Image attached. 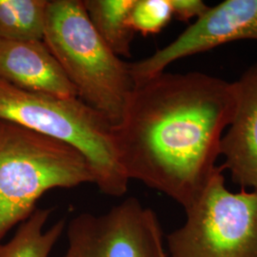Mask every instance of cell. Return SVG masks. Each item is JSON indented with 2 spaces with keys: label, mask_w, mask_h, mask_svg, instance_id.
Listing matches in <instances>:
<instances>
[{
  "label": "cell",
  "mask_w": 257,
  "mask_h": 257,
  "mask_svg": "<svg viewBox=\"0 0 257 257\" xmlns=\"http://www.w3.org/2000/svg\"><path fill=\"white\" fill-rule=\"evenodd\" d=\"M0 120L74 147L88 161L102 193L120 197L127 193L130 180L114 153L111 123L78 97L29 92L0 79Z\"/></svg>",
  "instance_id": "277c9868"
},
{
  "label": "cell",
  "mask_w": 257,
  "mask_h": 257,
  "mask_svg": "<svg viewBox=\"0 0 257 257\" xmlns=\"http://www.w3.org/2000/svg\"><path fill=\"white\" fill-rule=\"evenodd\" d=\"M84 8L103 41L113 54L131 55L135 31L128 19L136 0H82Z\"/></svg>",
  "instance_id": "30bf717a"
},
{
  "label": "cell",
  "mask_w": 257,
  "mask_h": 257,
  "mask_svg": "<svg viewBox=\"0 0 257 257\" xmlns=\"http://www.w3.org/2000/svg\"><path fill=\"white\" fill-rule=\"evenodd\" d=\"M0 79L29 92L77 97L74 85L43 40L0 39Z\"/></svg>",
  "instance_id": "9c48e42d"
},
{
  "label": "cell",
  "mask_w": 257,
  "mask_h": 257,
  "mask_svg": "<svg viewBox=\"0 0 257 257\" xmlns=\"http://www.w3.org/2000/svg\"><path fill=\"white\" fill-rule=\"evenodd\" d=\"M66 229L64 257H167L155 211L135 197L103 214H78Z\"/></svg>",
  "instance_id": "8992f818"
},
{
  "label": "cell",
  "mask_w": 257,
  "mask_h": 257,
  "mask_svg": "<svg viewBox=\"0 0 257 257\" xmlns=\"http://www.w3.org/2000/svg\"><path fill=\"white\" fill-rule=\"evenodd\" d=\"M240 39L257 40V0H226L208 10L169 45L130 63L135 83L164 72L178 59Z\"/></svg>",
  "instance_id": "52a82bcc"
},
{
  "label": "cell",
  "mask_w": 257,
  "mask_h": 257,
  "mask_svg": "<svg viewBox=\"0 0 257 257\" xmlns=\"http://www.w3.org/2000/svg\"><path fill=\"white\" fill-rule=\"evenodd\" d=\"M63 257H64V256H63Z\"/></svg>",
  "instance_id": "9a60e30c"
},
{
  "label": "cell",
  "mask_w": 257,
  "mask_h": 257,
  "mask_svg": "<svg viewBox=\"0 0 257 257\" xmlns=\"http://www.w3.org/2000/svg\"><path fill=\"white\" fill-rule=\"evenodd\" d=\"M233 84L236 108L221 140V167L241 189L257 190V64Z\"/></svg>",
  "instance_id": "ba28073f"
},
{
  "label": "cell",
  "mask_w": 257,
  "mask_h": 257,
  "mask_svg": "<svg viewBox=\"0 0 257 257\" xmlns=\"http://www.w3.org/2000/svg\"><path fill=\"white\" fill-rule=\"evenodd\" d=\"M93 184L86 158L74 147L0 120V245L53 189Z\"/></svg>",
  "instance_id": "7a4b0ae2"
},
{
  "label": "cell",
  "mask_w": 257,
  "mask_h": 257,
  "mask_svg": "<svg viewBox=\"0 0 257 257\" xmlns=\"http://www.w3.org/2000/svg\"><path fill=\"white\" fill-rule=\"evenodd\" d=\"M235 108L233 82L209 74L163 72L135 83L111 127L117 161L128 180L185 209L218 167L221 140Z\"/></svg>",
  "instance_id": "6da1fadb"
},
{
  "label": "cell",
  "mask_w": 257,
  "mask_h": 257,
  "mask_svg": "<svg viewBox=\"0 0 257 257\" xmlns=\"http://www.w3.org/2000/svg\"><path fill=\"white\" fill-rule=\"evenodd\" d=\"M43 41L77 97L111 125L119 122L135 86L130 63L111 52L92 26L82 0H50Z\"/></svg>",
  "instance_id": "3957f363"
},
{
  "label": "cell",
  "mask_w": 257,
  "mask_h": 257,
  "mask_svg": "<svg viewBox=\"0 0 257 257\" xmlns=\"http://www.w3.org/2000/svg\"><path fill=\"white\" fill-rule=\"evenodd\" d=\"M19 41L43 40L48 0H10Z\"/></svg>",
  "instance_id": "4fadbf2b"
},
{
  "label": "cell",
  "mask_w": 257,
  "mask_h": 257,
  "mask_svg": "<svg viewBox=\"0 0 257 257\" xmlns=\"http://www.w3.org/2000/svg\"><path fill=\"white\" fill-rule=\"evenodd\" d=\"M175 19L188 21L200 19L210 9L201 0H169Z\"/></svg>",
  "instance_id": "5bb4252c"
},
{
  "label": "cell",
  "mask_w": 257,
  "mask_h": 257,
  "mask_svg": "<svg viewBox=\"0 0 257 257\" xmlns=\"http://www.w3.org/2000/svg\"><path fill=\"white\" fill-rule=\"evenodd\" d=\"M217 167L185 208L183 225L167 236V257H257V190L226 187Z\"/></svg>",
  "instance_id": "5b68a950"
},
{
  "label": "cell",
  "mask_w": 257,
  "mask_h": 257,
  "mask_svg": "<svg viewBox=\"0 0 257 257\" xmlns=\"http://www.w3.org/2000/svg\"><path fill=\"white\" fill-rule=\"evenodd\" d=\"M51 209H36L13 238L0 245V257H49L66 229L64 219L45 229Z\"/></svg>",
  "instance_id": "8fae6325"
},
{
  "label": "cell",
  "mask_w": 257,
  "mask_h": 257,
  "mask_svg": "<svg viewBox=\"0 0 257 257\" xmlns=\"http://www.w3.org/2000/svg\"><path fill=\"white\" fill-rule=\"evenodd\" d=\"M174 18L169 0H136L128 23L143 36L160 33Z\"/></svg>",
  "instance_id": "7c38bea8"
}]
</instances>
